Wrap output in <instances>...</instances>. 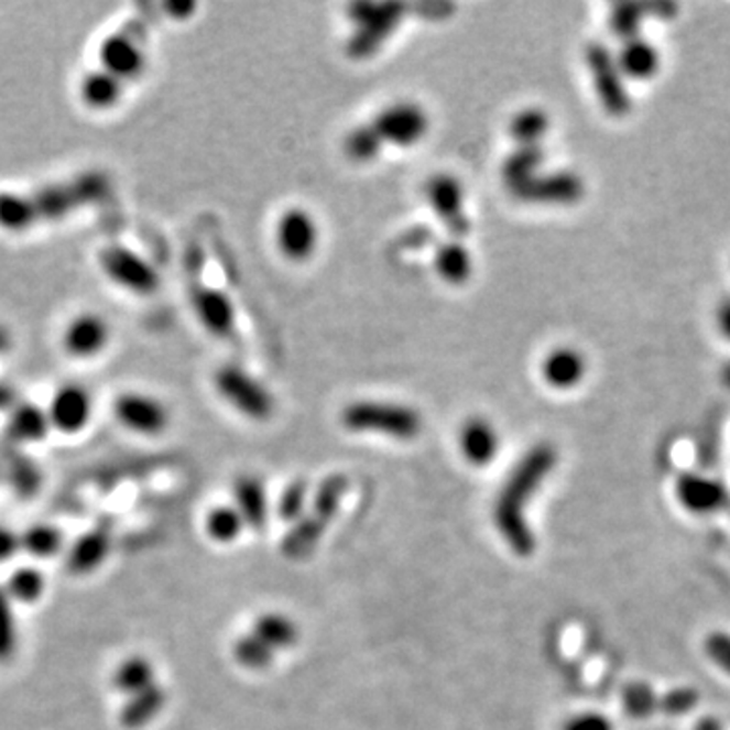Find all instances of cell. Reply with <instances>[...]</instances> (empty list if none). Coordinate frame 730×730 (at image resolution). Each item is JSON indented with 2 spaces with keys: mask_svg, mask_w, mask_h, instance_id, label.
<instances>
[{
  "mask_svg": "<svg viewBox=\"0 0 730 730\" xmlns=\"http://www.w3.org/2000/svg\"><path fill=\"white\" fill-rule=\"evenodd\" d=\"M556 461V449L548 443H540L525 453L501 489L495 503V524L501 538L517 556H530L536 548V538L525 522V505L552 473Z\"/></svg>",
  "mask_w": 730,
  "mask_h": 730,
  "instance_id": "obj_1",
  "label": "cell"
},
{
  "mask_svg": "<svg viewBox=\"0 0 730 730\" xmlns=\"http://www.w3.org/2000/svg\"><path fill=\"white\" fill-rule=\"evenodd\" d=\"M115 193V181L102 168H86L65 179L45 183L29 192L41 224H59L86 207L98 206Z\"/></svg>",
  "mask_w": 730,
  "mask_h": 730,
  "instance_id": "obj_2",
  "label": "cell"
},
{
  "mask_svg": "<svg viewBox=\"0 0 730 730\" xmlns=\"http://www.w3.org/2000/svg\"><path fill=\"white\" fill-rule=\"evenodd\" d=\"M103 276L129 295L149 298L161 291V272L141 252L124 243H108L98 254Z\"/></svg>",
  "mask_w": 730,
  "mask_h": 730,
  "instance_id": "obj_3",
  "label": "cell"
},
{
  "mask_svg": "<svg viewBox=\"0 0 730 730\" xmlns=\"http://www.w3.org/2000/svg\"><path fill=\"white\" fill-rule=\"evenodd\" d=\"M341 423L353 433H380L400 440H411L423 431L418 412L385 402H353L341 414Z\"/></svg>",
  "mask_w": 730,
  "mask_h": 730,
  "instance_id": "obj_4",
  "label": "cell"
},
{
  "mask_svg": "<svg viewBox=\"0 0 730 730\" xmlns=\"http://www.w3.org/2000/svg\"><path fill=\"white\" fill-rule=\"evenodd\" d=\"M404 7L396 2H358L349 7V17L358 25L353 37L347 41V55L351 59H366L382 47L394 33Z\"/></svg>",
  "mask_w": 730,
  "mask_h": 730,
  "instance_id": "obj_5",
  "label": "cell"
},
{
  "mask_svg": "<svg viewBox=\"0 0 730 730\" xmlns=\"http://www.w3.org/2000/svg\"><path fill=\"white\" fill-rule=\"evenodd\" d=\"M59 341L67 358L90 361L112 344V325L96 310H81L65 323Z\"/></svg>",
  "mask_w": 730,
  "mask_h": 730,
  "instance_id": "obj_6",
  "label": "cell"
},
{
  "mask_svg": "<svg viewBox=\"0 0 730 730\" xmlns=\"http://www.w3.org/2000/svg\"><path fill=\"white\" fill-rule=\"evenodd\" d=\"M587 64L602 108L615 118L628 116L631 98L625 86V76L621 74L615 57L601 43H590L587 47Z\"/></svg>",
  "mask_w": 730,
  "mask_h": 730,
  "instance_id": "obj_7",
  "label": "cell"
},
{
  "mask_svg": "<svg viewBox=\"0 0 730 730\" xmlns=\"http://www.w3.org/2000/svg\"><path fill=\"white\" fill-rule=\"evenodd\" d=\"M112 414L122 428L134 435H163L171 423L168 408L159 397L134 390L116 396L112 402Z\"/></svg>",
  "mask_w": 730,
  "mask_h": 730,
  "instance_id": "obj_8",
  "label": "cell"
},
{
  "mask_svg": "<svg viewBox=\"0 0 730 730\" xmlns=\"http://www.w3.org/2000/svg\"><path fill=\"white\" fill-rule=\"evenodd\" d=\"M216 388L236 411L242 412L248 418L264 421L274 412V400L266 392V388L258 384L254 378H250L236 366L219 368L216 373Z\"/></svg>",
  "mask_w": 730,
  "mask_h": 730,
  "instance_id": "obj_9",
  "label": "cell"
},
{
  "mask_svg": "<svg viewBox=\"0 0 730 730\" xmlns=\"http://www.w3.org/2000/svg\"><path fill=\"white\" fill-rule=\"evenodd\" d=\"M512 193L515 199L525 201V204L570 206L582 199L585 181L570 171H558V173H546V175L538 173L532 179L512 187Z\"/></svg>",
  "mask_w": 730,
  "mask_h": 730,
  "instance_id": "obj_10",
  "label": "cell"
},
{
  "mask_svg": "<svg viewBox=\"0 0 730 730\" xmlns=\"http://www.w3.org/2000/svg\"><path fill=\"white\" fill-rule=\"evenodd\" d=\"M45 411L53 431L62 435H79L88 428L94 416V396L86 385L67 382L53 392Z\"/></svg>",
  "mask_w": 730,
  "mask_h": 730,
  "instance_id": "obj_11",
  "label": "cell"
},
{
  "mask_svg": "<svg viewBox=\"0 0 730 730\" xmlns=\"http://www.w3.org/2000/svg\"><path fill=\"white\" fill-rule=\"evenodd\" d=\"M98 64L112 76L122 79L127 86L146 72V52L129 29H118L100 41Z\"/></svg>",
  "mask_w": 730,
  "mask_h": 730,
  "instance_id": "obj_12",
  "label": "cell"
},
{
  "mask_svg": "<svg viewBox=\"0 0 730 730\" xmlns=\"http://www.w3.org/2000/svg\"><path fill=\"white\" fill-rule=\"evenodd\" d=\"M372 127L382 142L412 146L424 139L428 130V116L416 103L400 102L384 108L373 120Z\"/></svg>",
  "mask_w": 730,
  "mask_h": 730,
  "instance_id": "obj_13",
  "label": "cell"
},
{
  "mask_svg": "<svg viewBox=\"0 0 730 730\" xmlns=\"http://www.w3.org/2000/svg\"><path fill=\"white\" fill-rule=\"evenodd\" d=\"M426 197L428 204L435 209L436 216L443 219L445 228L455 236L462 238L471 231V221L465 216V197H462V187L459 179L453 175H435L433 179L426 183Z\"/></svg>",
  "mask_w": 730,
  "mask_h": 730,
  "instance_id": "obj_14",
  "label": "cell"
},
{
  "mask_svg": "<svg viewBox=\"0 0 730 730\" xmlns=\"http://www.w3.org/2000/svg\"><path fill=\"white\" fill-rule=\"evenodd\" d=\"M192 305L199 323L216 337H230L233 331L236 310L230 296L207 284H193Z\"/></svg>",
  "mask_w": 730,
  "mask_h": 730,
  "instance_id": "obj_15",
  "label": "cell"
},
{
  "mask_svg": "<svg viewBox=\"0 0 730 730\" xmlns=\"http://www.w3.org/2000/svg\"><path fill=\"white\" fill-rule=\"evenodd\" d=\"M50 431H52V424H50L47 411L43 406H39L37 402L19 400L9 411L4 443L23 449L26 445L43 443L50 435Z\"/></svg>",
  "mask_w": 730,
  "mask_h": 730,
  "instance_id": "obj_16",
  "label": "cell"
},
{
  "mask_svg": "<svg viewBox=\"0 0 730 730\" xmlns=\"http://www.w3.org/2000/svg\"><path fill=\"white\" fill-rule=\"evenodd\" d=\"M319 240V231L315 219L303 209H291L282 216L279 224V248L282 254L295 262L307 260Z\"/></svg>",
  "mask_w": 730,
  "mask_h": 730,
  "instance_id": "obj_17",
  "label": "cell"
},
{
  "mask_svg": "<svg viewBox=\"0 0 730 730\" xmlns=\"http://www.w3.org/2000/svg\"><path fill=\"white\" fill-rule=\"evenodd\" d=\"M124 91L127 84L102 69L100 65L96 69L86 72L77 84V98L91 112L115 110L122 102Z\"/></svg>",
  "mask_w": 730,
  "mask_h": 730,
  "instance_id": "obj_18",
  "label": "cell"
},
{
  "mask_svg": "<svg viewBox=\"0 0 730 730\" xmlns=\"http://www.w3.org/2000/svg\"><path fill=\"white\" fill-rule=\"evenodd\" d=\"M676 495L679 505L693 513L718 512L729 501V493L720 481L698 473L682 475L676 483Z\"/></svg>",
  "mask_w": 730,
  "mask_h": 730,
  "instance_id": "obj_19",
  "label": "cell"
},
{
  "mask_svg": "<svg viewBox=\"0 0 730 730\" xmlns=\"http://www.w3.org/2000/svg\"><path fill=\"white\" fill-rule=\"evenodd\" d=\"M0 477H4L14 493L25 500L37 495L43 483L37 462L31 461L23 450L9 443L0 445Z\"/></svg>",
  "mask_w": 730,
  "mask_h": 730,
  "instance_id": "obj_20",
  "label": "cell"
},
{
  "mask_svg": "<svg viewBox=\"0 0 730 730\" xmlns=\"http://www.w3.org/2000/svg\"><path fill=\"white\" fill-rule=\"evenodd\" d=\"M110 551H112L110 534L106 530H90L81 534L65 552L67 570L76 577L91 575L106 563Z\"/></svg>",
  "mask_w": 730,
  "mask_h": 730,
  "instance_id": "obj_21",
  "label": "cell"
},
{
  "mask_svg": "<svg viewBox=\"0 0 730 730\" xmlns=\"http://www.w3.org/2000/svg\"><path fill=\"white\" fill-rule=\"evenodd\" d=\"M500 449V436L486 418H469L461 431V450L465 459L483 467L495 459Z\"/></svg>",
  "mask_w": 730,
  "mask_h": 730,
  "instance_id": "obj_22",
  "label": "cell"
},
{
  "mask_svg": "<svg viewBox=\"0 0 730 730\" xmlns=\"http://www.w3.org/2000/svg\"><path fill=\"white\" fill-rule=\"evenodd\" d=\"M587 372V361L573 347H558L542 363L544 380L558 390L577 385Z\"/></svg>",
  "mask_w": 730,
  "mask_h": 730,
  "instance_id": "obj_23",
  "label": "cell"
},
{
  "mask_svg": "<svg viewBox=\"0 0 730 730\" xmlns=\"http://www.w3.org/2000/svg\"><path fill=\"white\" fill-rule=\"evenodd\" d=\"M167 705V693L159 684L151 688L134 694L124 700L120 708V724L127 730L144 729L151 724L154 718L161 715V710Z\"/></svg>",
  "mask_w": 730,
  "mask_h": 730,
  "instance_id": "obj_24",
  "label": "cell"
},
{
  "mask_svg": "<svg viewBox=\"0 0 730 730\" xmlns=\"http://www.w3.org/2000/svg\"><path fill=\"white\" fill-rule=\"evenodd\" d=\"M39 221L29 192L0 189V230L21 236L37 228Z\"/></svg>",
  "mask_w": 730,
  "mask_h": 730,
  "instance_id": "obj_25",
  "label": "cell"
},
{
  "mask_svg": "<svg viewBox=\"0 0 730 730\" xmlns=\"http://www.w3.org/2000/svg\"><path fill=\"white\" fill-rule=\"evenodd\" d=\"M617 65L625 77L647 79L654 77L660 69V53L655 52L654 45L645 39H629L617 57Z\"/></svg>",
  "mask_w": 730,
  "mask_h": 730,
  "instance_id": "obj_26",
  "label": "cell"
},
{
  "mask_svg": "<svg viewBox=\"0 0 730 730\" xmlns=\"http://www.w3.org/2000/svg\"><path fill=\"white\" fill-rule=\"evenodd\" d=\"M236 510L242 515L243 524L262 527L269 515V501L264 487L257 477H240L233 487Z\"/></svg>",
  "mask_w": 730,
  "mask_h": 730,
  "instance_id": "obj_27",
  "label": "cell"
},
{
  "mask_svg": "<svg viewBox=\"0 0 730 730\" xmlns=\"http://www.w3.org/2000/svg\"><path fill=\"white\" fill-rule=\"evenodd\" d=\"M153 684H156L153 664H151V660H146L142 655H130L127 660H122L112 674V686H115L116 693H120L127 698L151 688Z\"/></svg>",
  "mask_w": 730,
  "mask_h": 730,
  "instance_id": "obj_28",
  "label": "cell"
},
{
  "mask_svg": "<svg viewBox=\"0 0 730 730\" xmlns=\"http://www.w3.org/2000/svg\"><path fill=\"white\" fill-rule=\"evenodd\" d=\"M65 548L64 532L53 524L29 525L21 532V551L37 560H47L59 556Z\"/></svg>",
  "mask_w": 730,
  "mask_h": 730,
  "instance_id": "obj_29",
  "label": "cell"
},
{
  "mask_svg": "<svg viewBox=\"0 0 730 730\" xmlns=\"http://www.w3.org/2000/svg\"><path fill=\"white\" fill-rule=\"evenodd\" d=\"M435 269L443 281L459 286L471 279L473 260L462 243L447 242L436 250Z\"/></svg>",
  "mask_w": 730,
  "mask_h": 730,
  "instance_id": "obj_30",
  "label": "cell"
},
{
  "mask_svg": "<svg viewBox=\"0 0 730 730\" xmlns=\"http://www.w3.org/2000/svg\"><path fill=\"white\" fill-rule=\"evenodd\" d=\"M323 527H325V524L317 520L315 515L296 520L293 530L282 540V552L293 560L307 558L308 554L315 551L320 534H323Z\"/></svg>",
  "mask_w": 730,
  "mask_h": 730,
  "instance_id": "obj_31",
  "label": "cell"
},
{
  "mask_svg": "<svg viewBox=\"0 0 730 730\" xmlns=\"http://www.w3.org/2000/svg\"><path fill=\"white\" fill-rule=\"evenodd\" d=\"M542 163H544V151L540 149V144H536V146H517V151L505 159L501 173H503V179L508 181V185L512 189L515 185L538 175Z\"/></svg>",
  "mask_w": 730,
  "mask_h": 730,
  "instance_id": "obj_32",
  "label": "cell"
},
{
  "mask_svg": "<svg viewBox=\"0 0 730 730\" xmlns=\"http://www.w3.org/2000/svg\"><path fill=\"white\" fill-rule=\"evenodd\" d=\"M548 129L551 118L542 108H525L510 122V134L520 146H536Z\"/></svg>",
  "mask_w": 730,
  "mask_h": 730,
  "instance_id": "obj_33",
  "label": "cell"
},
{
  "mask_svg": "<svg viewBox=\"0 0 730 730\" xmlns=\"http://www.w3.org/2000/svg\"><path fill=\"white\" fill-rule=\"evenodd\" d=\"M4 590L11 597V601L31 604V602H37L43 597L45 577H43L41 570L33 568V566H21L9 577Z\"/></svg>",
  "mask_w": 730,
  "mask_h": 730,
  "instance_id": "obj_34",
  "label": "cell"
},
{
  "mask_svg": "<svg viewBox=\"0 0 730 730\" xmlns=\"http://www.w3.org/2000/svg\"><path fill=\"white\" fill-rule=\"evenodd\" d=\"M258 640L264 641L270 650H282V647H291L298 638V629L291 619L282 615H264L260 617L254 625V631Z\"/></svg>",
  "mask_w": 730,
  "mask_h": 730,
  "instance_id": "obj_35",
  "label": "cell"
},
{
  "mask_svg": "<svg viewBox=\"0 0 730 730\" xmlns=\"http://www.w3.org/2000/svg\"><path fill=\"white\" fill-rule=\"evenodd\" d=\"M347 489V479L341 477V475H331L327 477L323 483H320L317 493H315V500H313V515L320 520L323 524H327L331 517H334L339 503H341V498L346 493Z\"/></svg>",
  "mask_w": 730,
  "mask_h": 730,
  "instance_id": "obj_36",
  "label": "cell"
},
{
  "mask_svg": "<svg viewBox=\"0 0 730 730\" xmlns=\"http://www.w3.org/2000/svg\"><path fill=\"white\" fill-rule=\"evenodd\" d=\"M19 650V625L14 617V602L0 587V664L11 662Z\"/></svg>",
  "mask_w": 730,
  "mask_h": 730,
  "instance_id": "obj_37",
  "label": "cell"
},
{
  "mask_svg": "<svg viewBox=\"0 0 730 730\" xmlns=\"http://www.w3.org/2000/svg\"><path fill=\"white\" fill-rule=\"evenodd\" d=\"M652 14V7L650 4H638V2H621L617 4L611 13V29L619 37L629 39L638 37L643 19Z\"/></svg>",
  "mask_w": 730,
  "mask_h": 730,
  "instance_id": "obj_38",
  "label": "cell"
},
{
  "mask_svg": "<svg viewBox=\"0 0 730 730\" xmlns=\"http://www.w3.org/2000/svg\"><path fill=\"white\" fill-rule=\"evenodd\" d=\"M243 520L236 508H216L207 513L206 530L216 542H233L242 532Z\"/></svg>",
  "mask_w": 730,
  "mask_h": 730,
  "instance_id": "obj_39",
  "label": "cell"
},
{
  "mask_svg": "<svg viewBox=\"0 0 730 730\" xmlns=\"http://www.w3.org/2000/svg\"><path fill=\"white\" fill-rule=\"evenodd\" d=\"M382 139L378 137V132L373 130L372 124L368 127H359V129L351 130L346 139V153L349 159L358 161V163H368L375 159L380 151H382Z\"/></svg>",
  "mask_w": 730,
  "mask_h": 730,
  "instance_id": "obj_40",
  "label": "cell"
},
{
  "mask_svg": "<svg viewBox=\"0 0 730 730\" xmlns=\"http://www.w3.org/2000/svg\"><path fill=\"white\" fill-rule=\"evenodd\" d=\"M274 652L264 641L258 640L254 633L243 635L233 645V657L248 669H264L270 666Z\"/></svg>",
  "mask_w": 730,
  "mask_h": 730,
  "instance_id": "obj_41",
  "label": "cell"
},
{
  "mask_svg": "<svg viewBox=\"0 0 730 730\" xmlns=\"http://www.w3.org/2000/svg\"><path fill=\"white\" fill-rule=\"evenodd\" d=\"M623 708L631 718L652 717L655 708H660V698L647 684L635 682V684H629L623 693Z\"/></svg>",
  "mask_w": 730,
  "mask_h": 730,
  "instance_id": "obj_42",
  "label": "cell"
},
{
  "mask_svg": "<svg viewBox=\"0 0 730 730\" xmlns=\"http://www.w3.org/2000/svg\"><path fill=\"white\" fill-rule=\"evenodd\" d=\"M305 501H307V487L301 481L291 483L286 487V491L282 493L281 505H279V513L282 520L286 522H296L301 517V513L305 510Z\"/></svg>",
  "mask_w": 730,
  "mask_h": 730,
  "instance_id": "obj_43",
  "label": "cell"
},
{
  "mask_svg": "<svg viewBox=\"0 0 730 730\" xmlns=\"http://www.w3.org/2000/svg\"><path fill=\"white\" fill-rule=\"evenodd\" d=\"M696 705H698V694L690 688H678V690L666 694L664 698H660V708L666 710L667 715H672V717L686 715Z\"/></svg>",
  "mask_w": 730,
  "mask_h": 730,
  "instance_id": "obj_44",
  "label": "cell"
},
{
  "mask_svg": "<svg viewBox=\"0 0 730 730\" xmlns=\"http://www.w3.org/2000/svg\"><path fill=\"white\" fill-rule=\"evenodd\" d=\"M706 654L722 672L730 674V635L717 631L706 640Z\"/></svg>",
  "mask_w": 730,
  "mask_h": 730,
  "instance_id": "obj_45",
  "label": "cell"
},
{
  "mask_svg": "<svg viewBox=\"0 0 730 730\" xmlns=\"http://www.w3.org/2000/svg\"><path fill=\"white\" fill-rule=\"evenodd\" d=\"M435 233L428 226H414L412 230L404 231L397 240V246L402 250H423L428 243L433 242Z\"/></svg>",
  "mask_w": 730,
  "mask_h": 730,
  "instance_id": "obj_46",
  "label": "cell"
},
{
  "mask_svg": "<svg viewBox=\"0 0 730 730\" xmlns=\"http://www.w3.org/2000/svg\"><path fill=\"white\" fill-rule=\"evenodd\" d=\"M564 730H613V724L609 718L602 717V715L587 712V715L570 718Z\"/></svg>",
  "mask_w": 730,
  "mask_h": 730,
  "instance_id": "obj_47",
  "label": "cell"
},
{
  "mask_svg": "<svg viewBox=\"0 0 730 730\" xmlns=\"http://www.w3.org/2000/svg\"><path fill=\"white\" fill-rule=\"evenodd\" d=\"M21 552V534L9 525L0 524V563H9Z\"/></svg>",
  "mask_w": 730,
  "mask_h": 730,
  "instance_id": "obj_48",
  "label": "cell"
},
{
  "mask_svg": "<svg viewBox=\"0 0 730 730\" xmlns=\"http://www.w3.org/2000/svg\"><path fill=\"white\" fill-rule=\"evenodd\" d=\"M197 11L195 2H165V13L175 21H185Z\"/></svg>",
  "mask_w": 730,
  "mask_h": 730,
  "instance_id": "obj_49",
  "label": "cell"
},
{
  "mask_svg": "<svg viewBox=\"0 0 730 730\" xmlns=\"http://www.w3.org/2000/svg\"><path fill=\"white\" fill-rule=\"evenodd\" d=\"M718 329L730 341V296L724 298L717 310Z\"/></svg>",
  "mask_w": 730,
  "mask_h": 730,
  "instance_id": "obj_50",
  "label": "cell"
},
{
  "mask_svg": "<svg viewBox=\"0 0 730 730\" xmlns=\"http://www.w3.org/2000/svg\"><path fill=\"white\" fill-rule=\"evenodd\" d=\"M17 394H14L13 388L7 384H0V411H11L14 404H17Z\"/></svg>",
  "mask_w": 730,
  "mask_h": 730,
  "instance_id": "obj_51",
  "label": "cell"
},
{
  "mask_svg": "<svg viewBox=\"0 0 730 730\" xmlns=\"http://www.w3.org/2000/svg\"><path fill=\"white\" fill-rule=\"evenodd\" d=\"M11 346H13V335H11V331L4 325H0V356L4 351H9Z\"/></svg>",
  "mask_w": 730,
  "mask_h": 730,
  "instance_id": "obj_52",
  "label": "cell"
},
{
  "mask_svg": "<svg viewBox=\"0 0 730 730\" xmlns=\"http://www.w3.org/2000/svg\"><path fill=\"white\" fill-rule=\"evenodd\" d=\"M694 730H722V724L718 722L717 718H702L698 724H696V729Z\"/></svg>",
  "mask_w": 730,
  "mask_h": 730,
  "instance_id": "obj_53",
  "label": "cell"
},
{
  "mask_svg": "<svg viewBox=\"0 0 730 730\" xmlns=\"http://www.w3.org/2000/svg\"><path fill=\"white\" fill-rule=\"evenodd\" d=\"M722 380H724V384L730 388V363L724 368V372H722Z\"/></svg>",
  "mask_w": 730,
  "mask_h": 730,
  "instance_id": "obj_54",
  "label": "cell"
}]
</instances>
